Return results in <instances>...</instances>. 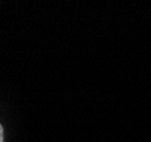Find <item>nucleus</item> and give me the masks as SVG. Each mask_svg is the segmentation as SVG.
Here are the masks:
<instances>
[{
  "instance_id": "nucleus-1",
  "label": "nucleus",
  "mask_w": 151,
  "mask_h": 142,
  "mask_svg": "<svg viewBox=\"0 0 151 142\" xmlns=\"http://www.w3.org/2000/svg\"><path fill=\"white\" fill-rule=\"evenodd\" d=\"M0 142H4V128L1 124H0Z\"/></svg>"
}]
</instances>
